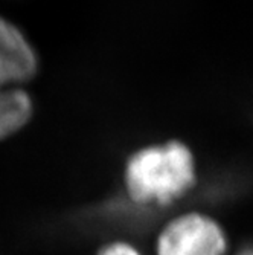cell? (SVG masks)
<instances>
[{"label":"cell","mask_w":253,"mask_h":255,"mask_svg":"<svg viewBox=\"0 0 253 255\" xmlns=\"http://www.w3.org/2000/svg\"><path fill=\"white\" fill-rule=\"evenodd\" d=\"M157 255H226L227 237L208 214L185 213L169 220L157 236Z\"/></svg>","instance_id":"obj_2"},{"label":"cell","mask_w":253,"mask_h":255,"mask_svg":"<svg viewBox=\"0 0 253 255\" xmlns=\"http://www.w3.org/2000/svg\"><path fill=\"white\" fill-rule=\"evenodd\" d=\"M237 255H253V245H250V246H246V248H243Z\"/></svg>","instance_id":"obj_6"},{"label":"cell","mask_w":253,"mask_h":255,"mask_svg":"<svg viewBox=\"0 0 253 255\" xmlns=\"http://www.w3.org/2000/svg\"><path fill=\"white\" fill-rule=\"evenodd\" d=\"M98 255H144V254L137 249L134 245H131L128 242L116 240V242L107 243L98 252Z\"/></svg>","instance_id":"obj_5"},{"label":"cell","mask_w":253,"mask_h":255,"mask_svg":"<svg viewBox=\"0 0 253 255\" xmlns=\"http://www.w3.org/2000/svg\"><path fill=\"white\" fill-rule=\"evenodd\" d=\"M197 182L192 151L180 141L144 147L133 153L124 170L130 200L145 208H167L185 197Z\"/></svg>","instance_id":"obj_1"},{"label":"cell","mask_w":253,"mask_h":255,"mask_svg":"<svg viewBox=\"0 0 253 255\" xmlns=\"http://www.w3.org/2000/svg\"><path fill=\"white\" fill-rule=\"evenodd\" d=\"M37 66V55L28 38L11 21L0 17V72L21 86L35 75Z\"/></svg>","instance_id":"obj_3"},{"label":"cell","mask_w":253,"mask_h":255,"mask_svg":"<svg viewBox=\"0 0 253 255\" xmlns=\"http://www.w3.org/2000/svg\"><path fill=\"white\" fill-rule=\"evenodd\" d=\"M32 117V100L21 86L0 77V139L23 128Z\"/></svg>","instance_id":"obj_4"}]
</instances>
